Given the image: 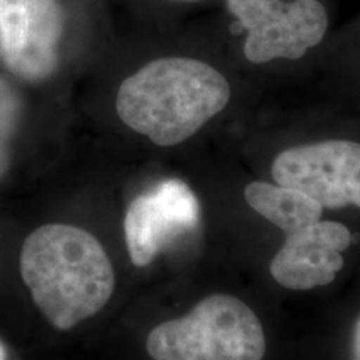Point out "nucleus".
<instances>
[{
  "label": "nucleus",
  "instance_id": "nucleus-1",
  "mask_svg": "<svg viewBox=\"0 0 360 360\" xmlns=\"http://www.w3.org/2000/svg\"><path fill=\"white\" fill-rule=\"evenodd\" d=\"M20 272L35 305L58 330L101 312L115 287L105 249L74 225L51 224L30 233L22 247Z\"/></svg>",
  "mask_w": 360,
  "mask_h": 360
},
{
  "label": "nucleus",
  "instance_id": "nucleus-2",
  "mask_svg": "<svg viewBox=\"0 0 360 360\" xmlns=\"http://www.w3.org/2000/svg\"><path fill=\"white\" fill-rule=\"evenodd\" d=\"M231 87L219 70L186 57L157 58L125 79L117 94L120 120L155 146L187 141L227 105Z\"/></svg>",
  "mask_w": 360,
  "mask_h": 360
},
{
  "label": "nucleus",
  "instance_id": "nucleus-3",
  "mask_svg": "<svg viewBox=\"0 0 360 360\" xmlns=\"http://www.w3.org/2000/svg\"><path fill=\"white\" fill-rule=\"evenodd\" d=\"M265 349L264 327L254 310L225 294L207 297L147 337L154 360H262Z\"/></svg>",
  "mask_w": 360,
  "mask_h": 360
},
{
  "label": "nucleus",
  "instance_id": "nucleus-4",
  "mask_svg": "<svg viewBox=\"0 0 360 360\" xmlns=\"http://www.w3.org/2000/svg\"><path fill=\"white\" fill-rule=\"evenodd\" d=\"M227 6L249 32L244 56L254 64L304 57L321 44L328 27L319 0H229Z\"/></svg>",
  "mask_w": 360,
  "mask_h": 360
},
{
  "label": "nucleus",
  "instance_id": "nucleus-5",
  "mask_svg": "<svg viewBox=\"0 0 360 360\" xmlns=\"http://www.w3.org/2000/svg\"><path fill=\"white\" fill-rule=\"evenodd\" d=\"M272 177L323 209H360V143L334 139L287 148L274 160Z\"/></svg>",
  "mask_w": 360,
  "mask_h": 360
},
{
  "label": "nucleus",
  "instance_id": "nucleus-6",
  "mask_svg": "<svg viewBox=\"0 0 360 360\" xmlns=\"http://www.w3.org/2000/svg\"><path fill=\"white\" fill-rule=\"evenodd\" d=\"M62 30L58 0H0V51L22 79L42 80L56 70Z\"/></svg>",
  "mask_w": 360,
  "mask_h": 360
},
{
  "label": "nucleus",
  "instance_id": "nucleus-7",
  "mask_svg": "<svg viewBox=\"0 0 360 360\" xmlns=\"http://www.w3.org/2000/svg\"><path fill=\"white\" fill-rule=\"evenodd\" d=\"M200 205L195 193L180 179H167L135 197L124 219L130 260L146 267L175 238L199 225Z\"/></svg>",
  "mask_w": 360,
  "mask_h": 360
},
{
  "label": "nucleus",
  "instance_id": "nucleus-8",
  "mask_svg": "<svg viewBox=\"0 0 360 360\" xmlns=\"http://www.w3.org/2000/svg\"><path fill=\"white\" fill-rule=\"evenodd\" d=\"M352 240L347 225L321 219L287 233L270 262V274L277 283L290 290L328 285L344 267L342 252L352 245Z\"/></svg>",
  "mask_w": 360,
  "mask_h": 360
},
{
  "label": "nucleus",
  "instance_id": "nucleus-9",
  "mask_svg": "<svg viewBox=\"0 0 360 360\" xmlns=\"http://www.w3.org/2000/svg\"><path fill=\"white\" fill-rule=\"evenodd\" d=\"M244 197L252 209L287 233L319 222L323 207L297 188L278 184L252 182Z\"/></svg>",
  "mask_w": 360,
  "mask_h": 360
},
{
  "label": "nucleus",
  "instance_id": "nucleus-10",
  "mask_svg": "<svg viewBox=\"0 0 360 360\" xmlns=\"http://www.w3.org/2000/svg\"><path fill=\"white\" fill-rule=\"evenodd\" d=\"M20 109L19 94L7 80L0 79V179L6 175L8 165H11L8 142L15 132Z\"/></svg>",
  "mask_w": 360,
  "mask_h": 360
},
{
  "label": "nucleus",
  "instance_id": "nucleus-11",
  "mask_svg": "<svg viewBox=\"0 0 360 360\" xmlns=\"http://www.w3.org/2000/svg\"><path fill=\"white\" fill-rule=\"evenodd\" d=\"M352 360H360V315L352 332Z\"/></svg>",
  "mask_w": 360,
  "mask_h": 360
},
{
  "label": "nucleus",
  "instance_id": "nucleus-12",
  "mask_svg": "<svg viewBox=\"0 0 360 360\" xmlns=\"http://www.w3.org/2000/svg\"><path fill=\"white\" fill-rule=\"evenodd\" d=\"M0 360H6V349L2 344H0Z\"/></svg>",
  "mask_w": 360,
  "mask_h": 360
}]
</instances>
